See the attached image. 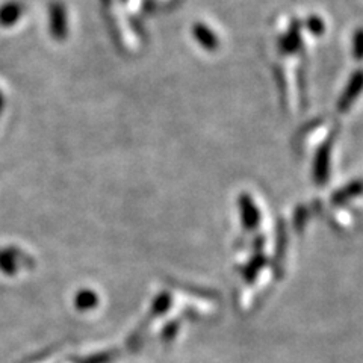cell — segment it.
<instances>
[{"instance_id": "obj_1", "label": "cell", "mask_w": 363, "mask_h": 363, "mask_svg": "<svg viewBox=\"0 0 363 363\" xmlns=\"http://www.w3.org/2000/svg\"><path fill=\"white\" fill-rule=\"evenodd\" d=\"M362 91H363V69L354 71L351 74L347 87H345L339 102H337V111L347 112L354 105V102H356Z\"/></svg>"}, {"instance_id": "obj_2", "label": "cell", "mask_w": 363, "mask_h": 363, "mask_svg": "<svg viewBox=\"0 0 363 363\" xmlns=\"http://www.w3.org/2000/svg\"><path fill=\"white\" fill-rule=\"evenodd\" d=\"M330 156H332V141H326L315 155L314 160V179L318 185H324L330 176Z\"/></svg>"}, {"instance_id": "obj_3", "label": "cell", "mask_w": 363, "mask_h": 363, "mask_svg": "<svg viewBox=\"0 0 363 363\" xmlns=\"http://www.w3.org/2000/svg\"><path fill=\"white\" fill-rule=\"evenodd\" d=\"M239 210L242 217V223L247 229H255L260 221V214L255 205V201L248 196V194H241L239 197Z\"/></svg>"}, {"instance_id": "obj_4", "label": "cell", "mask_w": 363, "mask_h": 363, "mask_svg": "<svg viewBox=\"0 0 363 363\" xmlns=\"http://www.w3.org/2000/svg\"><path fill=\"white\" fill-rule=\"evenodd\" d=\"M301 24L298 20H294L289 31L285 33L280 40V49L283 53L292 55L295 52H298L301 49V33H300Z\"/></svg>"}, {"instance_id": "obj_5", "label": "cell", "mask_w": 363, "mask_h": 363, "mask_svg": "<svg viewBox=\"0 0 363 363\" xmlns=\"http://www.w3.org/2000/svg\"><path fill=\"white\" fill-rule=\"evenodd\" d=\"M192 33L196 40L200 43V46L203 47L208 52H215L219 46V40L217 38V35L214 33L212 29H209L206 24L203 23H197L194 24L192 28Z\"/></svg>"}, {"instance_id": "obj_6", "label": "cell", "mask_w": 363, "mask_h": 363, "mask_svg": "<svg viewBox=\"0 0 363 363\" xmlns=\"http://www.w3.org/2000/svg\"><path fill=\"white\" fill-rule=\"evenodd\" d=\"M360 194H363V180H354L350 182L348 185H345L344 188L339 191H336L332 197V201L335 205H342L347 203L348 200L359 197Z\"/></svg>"}, {"instance_id": "obj_7", "label": "cell", "mask_w": 363, "mask_h": 363, "mask_svg": "<svg viewBox=\"0 0 363 363\" xmlns=\"http://www.w3.org/2000/svg\"><path fill=\"white\" fill-rule=\"evenodd\" d=\"M99 305V295L92 292L91 289H82L78 295H76L74 306L81 312H87L94 309Z\"/></svg>"}, {"instance_id": "obj_8", "label": "cell", "mask_w": 363, "mask_h": 363, "mask_svg": "<svg viewBox=\"0 0 363 363\" xmlns=\"http://www.w3.org/2000/svg\"><path fill=\"white\" fill-rule=\"evenodd\" d=\"M0 271H3L8 276L17 273V259L12 255V250H0Z\"/></svg>"}, {"instance_id": "obj_9", "label": "cell", "mask_w": 363, "mask_h": 363, "mask_svg": "<svg viewBox=\"0 0 363 363\" xmlns=\"http://www.w3.org/2000/svg\"><path fill=\"white\" fill-rule=\"evenodd\" d=\"M52 23H53V33L55 35H64L65 33V20H64V11L61 6L55 5L52 8Z\"/></svg>"}, {"instance_id": "obj_10", "label": "cell", "mask_w": 363, "mask_h": 363, "mask_svg": "<svg viewBox=\"0 0 363 363\" xmlns=\"http://www.w3.org/2000/svg\"><path fill=\"white\" fill-rule=\"evenodd\" d=\"M171 306V297H170V294L168 292H162L160 295H158L155 303H153V315L159 316V315H162L165 314V312L170 309Z\"/></svg>"}, {"instance_id": "obj_11", "label": "cell", "mask_w": 363, "mask_h": 363, "mask_svg": "<svg viewBox=\"0 0 363 363\" xmlns=\"http://www.w3.org/2000/svg\"><path fill=\"white\" fill-rule=\"evenodd\" d=\"M305 24H306L307 31L312 33V35H315V37L323 35L324 31H326L324 20L321 19V17H318V15H310V17H307V20H306Z\"/></svg>"}, {"instance_id": "obj_12", "label": "cell", "mask_w": 363, "mask_h": 363, "mask_svg": "<svg viewBox=\"0 0 363 363\" xmlns=\"http://www.w3.org/2000/svg\"><path fill=\"white\" fill-rule=\"evenodd\" d=\"M353 56L362 61L363 59V28L354 32L353 37Z\"/></svg>"}, {"instance_id": "obj_13", "label": "cell", "mask_w": 363, "mask_h": 363, "mask_svg": "<svg viewBox=\"0 0 363 363\" xmlns=\"http://www.w3.org/2000/svg\"><path fill=\"white\" fill-rule=\"evenodd\" d=\"M265 264V258L264 256H258L255 260L251 262V264L246 268V271H244V276H246V278L248 282H251L253 278H255V276L259 273V269L264 267Z\"/></svg>"}, {"instance_id": "obj_14", "label": "cell", "mask_w": 363, "mask_h": 363, "mask_svg": "<svg viewBox=\"0 0 363 363\" xmlns=\"http://www.w3.org/2000/svg\"><path fill=\"white\" fill-rule=\"evenodd\" d=\"M115 354L112 353H102V354H96V356H91L85 360H82V363H108L114 359Z\"/></svg>"}, {"instance_id": "obj_15", "label": "cell", "mask_w": 363, "mask_h": 363, "mask_svg": "<svg viewBox=\"0 0 363 363\" xmlns=\"http://www.w3.org/2000/svg\"><path fill=\"white\" fill-rule=\"evenodd\" d=\"M5 12L6 14L0 15V17H2V20L3 22H11V20L15 19V15H17V12H19V10H17L15 5H11V6H8V10Z\"/></svg>"}, {"instance_id": "obj_16", "label": "cell", "mask_w": 363, "mask_h": 363, "mask_svg": "<svg viewBox=\"0 0 363 363\" xmlns=\"http://www.w3.org/2000/svg\"><path fill=\"white\" fill-rule=\"evenodd\" d=\"M177 326H179V324H177V321H174V323L167 326V328L164 330V337H165L167 341L171 339V337L174 336V333L177 332Z\"/></svg>"}, {"instance_id": "obj_17", "label": "cell", "mask_w": 363, "mask_h": 363, "mask_svg": "<svg viewBox=\"0 0 363 363\" xmlns=\"http://www.w3.org/2000/svg\"><path fill=\"white\" fill-rule=\"evenodd\" d=\"M305 219H306V209L300 208V209L297 210V215H295V227H297L298 230L301 229V221L305 223Z\"/></svg>"}]
</instances>
